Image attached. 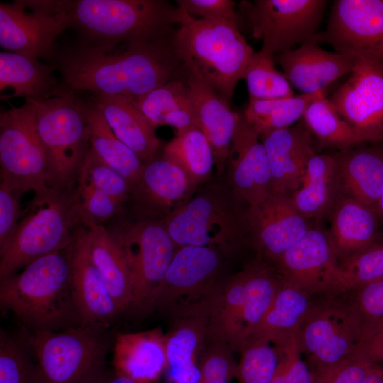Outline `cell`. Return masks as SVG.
<instances>
[{"label": "cell", "mask_w": 383, "mask_h": 383, "mask_svg": "<svg viewBox=\"0 0 383 383\" xmlns=\"http://www.w3.org/2000/svg\"><path fill=\"white\" fill-rule=\"evenodd\" d=\"M373 365L353 357L331 370L312 374V383H363Z\"/></svg>", "instance_id": "obj_49"}, {"label": "cell", "mask_w": 383, "mask_h": 383, "mask_svg": "<svg viewBox=\"0 0 383 383\" xmlns=\"http://www.w3.org/2000/svg\"><path fill=\"white\" fill-rule=\"evenodd\" d=\"M350 124L383 141V67L356 57L348 77L327 97Z\"/></svg>", "instance_id": "obj_17"}, {"label": "cell", "mask_w": 383, "mask_h": 383, "mask_svg": "<svg viewBox=\"0 0 383 383\" xmlns=\"http://www.w3.org/2000/svg\"><path fill=\"white\" fill-rule=\"evenodd\" d=\"M172 35L184 68L216 91L229 104L254 54L238 24L190 16L181 9Z\"/></svg>", "instance_id": "obj_4"}, {"label": "cell", "mask_w": 383, "mask_h": 383, "mask_svg": "<svg viewBox=\"0 0 383 383\" xmlns=\"http://www.w3.org/2000/svg\"><path fill=\"white\" fill-rule=\"evenodd\" d=\"M363 383H383V365L374 364Z\"/></svg>", "instance_id": "obj_52"}, {"label": "cell", "mask_w": 383, "mask_h": 383, "mask_svg": "<svg viewBox=\"0 0 383 383\" xmlns=\"http://www.w3.org/2000/svg\"><path fill=\"white\" fill-rule=\"evenodd\" d=\"M279 360L272 383H288L287 367L284 357L277 352Z\"/></svg>", "instance_id": "obj_51"}, {"label": "cell", "mask_w": 383, "mask_h": 383, "mask_svg": "<svg viewBox=\"0 0 383 383\" xmlns=\"http://www.w3.org/2000/svg\"><path fill=\"white\" fill-rule=\"evenodd\" d=\"M339 193L334 156L315 153L308 161L301 185L290 197L294 208L311 220L326 216Z\"/></svg>", "instance_id": "obj_34"}, {"label": "cell", "mask_w": 383, "mask_h": 383, "mask_svg": "<svg viewBox=\"0 0 383 383\" xmlns=\"http://www.w3.org/2000/svg\"><path fill=\"white\" fill-rule=\"evenodd\" d=\"M59 67L71 91H89L95 96H118L133 101L183 71L172 36L115 46L84 43L67 52Z\"/></svg>", "instance_id": "obj_1"}, {"label": "cell", "mask_w": 383, "mask_h": 383, "mask_svg": "<svg viewBox=\"0 0 383 383\" xmlns=\"http://www.w3.org/2000/svg\"><path fill=\"white\" fill-rule=\"evenodd\" d=\"M162 157L180 168L196 190L209 181L215 167L209 143L199 126L176 133L162 148Z\"/></svg>", "instance_id": "obj_37"}, {"label": "cell", "mask_w": 383, "mask_h": 383, "mask_svg": "<svg viewBox=\"0 0 383 383\" xmlns=\"http://www.w3.org/2000/svg\"><path fill=\"white\" fill-rule=\"evenodd\" d=\"M297 331L273 345L285 360L288 383H312L311 371L301 357Z\"/></svg>", "instance_id": "obj_47"}, {"label": "cell", "mask_w": 383, "mask_h": 383, "mask_svg": "<svg viewBox=\"0 0 383 383\" xmlns=\"http://www.w3.org/2000/svg\"><path fill=\"white\" fill-rule=\"evenodd\" d=\"M222 178V177H221ZM201 186L163 220L177 248H213L226 257L239 250L248 235L247 208L226 179Z\"/></svg>", "instance_id": "obj_5"}, {"label": "cell", "mask_w": 383, "mask_h": 383, "mask_svg": "<svg viewBox=\"0 0 383 383\" xmlns=\"http://www.w3.org/2000/svg\"><path fill=\"white\" fill-rule=\"evenodd\" d=\"M68 247L0 280L1 306L32 333L81 326L71 287Z\"/></svg>", "instance_id": "obj_2"}, {"label": "cell", "mask_w": 383, "mask_h": 383, "mask_svg": "<svg viewBox=\"0 0 383 383\" xmlns=\"http://www.w3.org/2000/svg\"><path fill=\"white\" fill-rule=\"evenodd\" d=\"M231 381L225 379L220 378H210L206 379H202L200 383H230Z\"/></svg>", "instance_id": "obj_55"}, {"label": "cell", "mask_w": 383, "mask_h": 383, "mask_svg": "<svg viewBox=\"0 0 383 383\" xmlns=\"http://www.w3.org/2000/svg\"><path fill=\"white\" fill-rule=\"evenodd\" d=\"M339 261L327 231L312 227L275 262L281 277L310 296L337 294Z\"/></svg>", "instance_id": "obj_18"}, {"label": "cell", "mask_w": 383, "mask_h": 383, "mask_svg": "<svg viewBox=\"0 0 383 383\" xmlns=\"http://www.w3.org/2000/svg\"><path fill=\"white\" fill-rule=\"evenodd\" d=\"M78 185L91 188L123 204L130 199L131 186L118 172L89 150L79 169Z\"/></svg>", "instance_id": "obj_43"}, {"label": "cell", "mask_w": 383, "mask_h": 383, "mask_svg": "<svg viewBox=\"0 0 383 383\" xmlns=\"http://www.w3.org/2000/svg\"><path fill=\"white\" fill-rule=\"evenodd\" d=\"M111 232L122 248L130 270L131 311L145 315L155 309L158 289L177 246L162 219H139Z\"/></svg>", "instance_id": "obj_12"}, {"label": "cell", "mask_w": 383, "mask_h": 383, "mask_svg": "<svg viewBox=\"0 0 383 383\" xmlns=\"http://www.w3.org/2000/svg\"><path fill=\"white\" fill-rule=\"evenodd\" d=\"M68 252L71 287L81 326L109 328L121 313L92 260L85 226L74 230Z\"/></svg>", "instance_id": "obj_19"}, {"label": "cell", "mask_w": 383, "mask_h": 383, "mask_svg": "<svg viewBox=\"0 0 383 383\" xmlns=\"http://www.w3.org/2000/svg\"><path fill=\"white\" fill-rule=\"evenodd\" d=\"M20 196L0 181V251L14 235L21 216Z\"/></svg>", "instance_id": "obj_48"}, {"label": "cell", "mask_w": 383, "mask_h": 383, "mask_svg": "<svg viewBox=\"0 0 383 383\" xmlns=\"http://www.w3.org/2000/svg\"><path fill=\"white\" fill-rule=\"evenodd\" d=\"M248 235L259 255L275 262L313 227L290 196L272 194L247 208Z\"/></svg>", "instance_id": "obj_20"}, {"label": "cell", "mask_w": 383, "mask_h": 383, "mask_svg": "<svg viewBox=\"0 0 383 383\" xmlns=\"http://www.w3.org/2000/svg\"><path fill=\"white\" fill-rule=\"evenodd\" d=\"M302 119L321 147L345 150L366 143H375L370 135L347 122L326 95L308 106Z\"/></svg>", "instance_id": "obj_38"}, {"label": "cell", "mask_w": 383, "mask_h": 383, "mask_svg": "<svg viewBox=\"0 0 383 383\" xmlns=\"http://www.w3.org/2000/svg\"><path fill=\"white\" fill-rule=\"evenodd\" d=\"M99 383H136L132 379L118 375L113 372V374H107L101 379Z\"/></svg>", "instance_id": "obj_53"}, {"label": "cell", "mask_w": 383, "mask_h": 383, "mask_svg": "<svg viewBox=\"0 0 383 383\" xmlns=\"http://www.w3.org/2000/svg\"><path fill=\"white\" fill-rule=\"evenodd\" d=\"M38 383H99L114 338L109 328L79 326L30 335Z\"/></svg>", "instance_id": "obj_8"}, {"label": "cell", "mask_w": 383, "mask_h": 383, "mask_svg": "<svg viewBox=\"0 0 383 383\" xmlns=\"http://www.w3.org/2000/svg\"><path fill=\"white\" fill-rule=\"evenodd\" d=\"M88 230L90 252L110 295L121 313L131 311L133 286L128 262L117 239L102 224H84Z\"/></svg>", "instance_id": "obj_31"}, {"label": "cell", "mask_w": 383, "mask_h": 383, "mask_svg": "<svg viewBox=\"0 0 383 383\" xmlns=\"http://www.w3.org/2000/svg\"><path fill=\"white\" fill-rule=\"evenodd\" d=\"M225 255L201 246L176 249L158 289L155 309L175 318L206 316L210 304L224 282Z\"/></svg>", "instance_id": "obj_9"}, {"label": "cell", "mask_w": 383, "mask_h": 383, "mask_svg": "<svg viewBox=\"0 0 383 383\" xmlns=\"http://www.w3.org/2000/svg\"><path fill=\"white\" fill-rule=\"evenodd\" d=\"M70 27L80 31L89 44L115 46L170 38L181 10L163 0L57 1Z\"/></svg>", "instance_id": "obj_3"}, {"label": "cell", "mask_w": 383, "mask_h": 383, "mask_svg": "<svg viewBox=\"0 0 383 383\" xmlns=\"http://www.w3.org/2000/svg\"><path fill=\"white\" fill-rule=\"evenodd\" d=\"M376 211L380 218V220L383 225V184L381 189V192L377 200Z\"/></svg>", "instance_id": "obj_54"}, {"label": "cell", "mask_w": 383, "mask_h": 383, "mask_svg": "<svg viewBox=\"0 0 383 383\" xmlns=\"http://www.w3.org/2000/svg\"><path fill=\"white\" fill-rule=\"evenodd\" d=\"M95 105L114 134L145 163L157 157L161 143L156 128L133 101L121 96L96 95Z\"/></svg>", "instance_id": "obj_30"}, {"label": "cell", "mask_w": 383, "mask_h": 383, "mask_svg": "<svg viewBox=\"0 0 383 383\" xmlns=\"http://www.w3.org/2000/svg\"><path fill=\"white\" fill-rule=\"evenodd\" d=\"M206 316L176 318L165 334V383H200L198 357L204 350L207 337Z\"/></svg>", "instance_id": "obj_28"}, {"label": "cell", "mask_w": 383, "mask_h": 383, "mask_svg": "<svg viewBox=\"0 0 383 383\" xmlns=\"http://www.w3.org/2000/svg\"><path fill=\"white\" fill-rule=\"evenodd\" d=\"M382 142L334 155L340 192L375 210L383 184Z\"/></svg>", "instance_id": "obj_29"}, {"label": "cell", "mask_w": 383, "mask_h": 383, "mask_svg": "<svg viewBox=\"0 0 383 383\" xmlns=\"http://www.w3.org/2000/svg\"><path fill=\"white\" fill-rule=\"evenodd\" d=\"M353 357L383 365V321L363 328Z\"/></svg>", "instance_id": "obj_50"}, {"label": "cell", "mask_w": 383, "mask_h": 383, "mask_svg": "<svg viewBox=\"0 0 383 383\" xmlns=\"http://www.w3.org/2000/svg\"><path fill=\"white\" fill-rule=\"evenodd\" d=\"M356 57L322 49L308 43L274 56L287 79L304 94L325 89L342 77L348 75Z\"/></svg>", "instance_id": "obj_24"}, {"label": "cell", "mask_w": 383, "mask_h": 383, "mask_svg": "<svg viewBox=\"0 0 383 383\" xmlns=\"http://www.w3.org/2000/svg\"><path fill=\"white\" fill-rule=\"evenodd\" d=\"M327 43L341 54L383 67V0H337L326 28L312 42Z\"/></svg>", "instance_id": "obj_15"}, {"label": "cell", "mask_w": 383, "mask_h": 383, "mask_svg": "<svg viewBox=\"0 0 383 383\" xmlns=\"http://www.w3.org/2000/svg\"><path fill=\"white\" fill-rule=\"evenodd\" d=\"M311 298L280 277L270 306L246 340H262L274 345L284 340L298 331L312 305Z\"/></svg>", "instance_id": "obj_33"}, {"label": "cell", "mask_w": 383, "mask_h": 383, "mask_svg": "<svg viewBox=\"0 0 383 383\" xmlns=\"http://www.w3.org/2000/svg\"><path fill=\"white\" fill-rule=\"evenodd\" d=\"M33 206L37 209L19 223L9 243L0 251V280L38 258L67 248L72 241V230L79 221L74 194L58 193Z\"/></svg>", "instance_id": "obj_13"}, {"label": "cell", "mask_w": 383, "mask_h": 383, "mask_svg": "<svg viewBox=\"0 0 383 383\" xmlns=\"http://www.w3.org/2000/svg\"><path fill=\"white\" fill-rule=\"evenodd\" d=\"M198 126L205 134L212 150L218 177H223L232 139L240 118L230 104L204 81L183 67Z\"/></svg>", "instance_id": "obj_25"}, {"label": "cell", "mask_w": 383, "mask_h": 383, "mask_svg": "<svg viewBox=\"0 0 383 383\" xmlns=\"http://www.w3.org/2000/svg\"><path fill=\"white\" fill-rule=\"evenodd\" d=\"M24 1L0 4V45L12 52L50 58L55 40L70 28L57 1Z\"/></svg>", "instance_id": "obj_16"}, {"label": "cell", "mask_w": 383, "mask_h": 383, "mask_svg": "<svg viewBox=\"0 0 383 383\" xmlns=\"http://www.w3.org/2000/svg\"><path fill=\"white\" fill-rule=\"evenodd\" d=\"M326 216L328 231L339 262L365 250L382 236L377 211L340 192Z\"/></svg>", "instance_id": "obj_26"}, {"label": "cell", "mask_w": 383, "mask_h": 383, "mask_svg": "<svg viewBox=\"0 0 383 383\" xmlns=\"http://www.w3.org/2000/svg\"><path fill=\"white\" fill-rule=\"evenodd\" d=\"M266 341L246 340L239 351L235 377L240 383H272L278 365V353Z\"/></svg>", "instance_id": "obj_44"}, {"label": "cell", "mask_w": 383, "mask_h": 383, "mask_svg": "<svg viewBox=\"0 0 383 383\" xmlns=\"http://www.w3.org/2000/svg\"><path fill=\"white\" fill-rule=\"evenodd\" d=\"M325 95V91H318L280 99L249 100L243 115L258 134L262 135L290 127L302 118L312 101Z\"/></svg>", "instance_id": "obj_39"}, {"label": "cell", "mask_w": 383, "mask_h": 383, "mask_svg": "<svg viewBox=\"0 0 383 383\" xmlns=\"http://www.w3.org/2000/svg\"><path fill=\"white\" fill-rule=\"evenodd\" d=\"M327 1L256 0L249 11L252 36L272 56L311 43L318 33Z\"/></svg>", "instance_id": "obj_14"}, {"label": "cell", "mask_w": 383, "mask_h": 383, "mask_svg": "<svg viewBox=\"0 0 383 383\" xmlns=\"http://www.w3.org/2000/svg\"><path fill=\"white\" fill-rule=\"evenodd\" d=\"M196 192L180 168L157 156L144 163L130 199L140 219H164Z\"/></svg>", "instance_id": "obj_22"}, {"label": "cell", "mask_w": 383, "mask_h": 383, "mask_svg": "<svg viewBox=\"0 0 383 383\" xmlns=\"http://www.w3.org/2000/svg\"><path fill=\"white\" fill-rule=\"evenodd\" d=\"M91 150L131 184L137 182L144 163L114 134L104 115L94 104H84Z\"/></svg>", "instance_id": "obj_36"}, {"label": "cell", "mask_w": 383, "mask_h": 383, "mask_svg": "<svg viewBox=\"0 0 383 383\" xmlns=\"http://www.w3.org/2000/svg\"><path fill=\"white\" fill-rule=\"evenodd\" d=\"M226 173L228 184L248 206L272 195V177L265 149L260 135L243 115L240 116L232 139Z\"/></svg>", "instance_id": "obj_21"}, {"label": "cell", "mask_w": 383, "mask_h": 383, "mask_svg": "<svg viewBox=\"0 0 383 383\" xmlns=\"http://www.w3.org/2000/svg\"><path fill=\"white\" fill-rule=\"evenodd\" d=\"M48 161V183L65 192L77 179L90 149L84 103L72 91L57 89L43 99H30Z\"/></svg>", "instance_id": "obj_7"}, {"label": "cell", "mask_w": 383, "mask_h": 383, "mask_svg": "<svg viewBox=\"0 0 383 383\" xmlns=\"http://www.w3.org/2000/svg\"><path fill=\"white\" fill-rule=\"evenodd\" d=\"M114 372L136 383H157L166 366L165 334L160 328L118 333L113 346Z\"/></svg>", "instance_id": "obj_27"}, {"label": "cell", "mask_w": 383, "mask_h": 383, "mask_svg": "<svg viewBox=\"0 0 383 383\" xmlns=\"http://www.w3.org/2000/svg\"><path fill=\"white\" fill-rule=\"evenodd\" d=\"M52 68L41 63L38 58L12 52L0 53V91L11 87L13 93L1 99L24 97L43 99L56 89L57 82Z\"/></svg>", "instance_id": "obj_35"}, {"label": "cell", "mask_w": 383, "mask_h": 383, "mask_svg": "<svg viewBox=\"0 0 383 383\" xmlns=\"http://www.w3.org/2000/svg\"><path fill=\"white\" fill-rule=\"evenodd\" d=\"M274 57L261 50L254 52L245 72L249 100H265L294 96L292 85L275 67Z\"/></svg>", "instance_id": "obj_41"}, {"label": "cell", "mask_w": 383, "mask_h": 383, "mask_svg": "<svg viewBox=\"0 0 383 383\" xmlns=\"http://www.w3.org/2000/svg\"><path fill=\"white\" fill-rule=\"evenodd\" d=\"M352 292L350 299L362 319L363 328L383 321V279Z\"/></svg>", "instance_id": "obj_45"}, {"label": "cell", "mask_w": 383, "mask_h": 383, "mask_svg": "<svg viewBox=\"0 0 383 383\" xmlns=\"http://www.w3.org/2000/svg\"><path fill=\"white\" fill-rule=\"evenodd\" d=\"M280 282L262 260L249 264L219 287L207 314V337L240 349L270 306Z\"/></svg>", "instance_id": "obj_6"}, {"label": "cell", "mask_w": 383, "mask_h": 383, "mask_svg": "<svg viewBox=\"0 0 383 383\" xmlns=\"http://www.w3.org/2000/svg\"><path fill=\"white\" fill-rule=\"evenodd\" d=\"M383 279V236L354 256L340 261L336 274L338 293L353 291Z\"/></svg>", "instance_id": "obj_42"}, {"label": "cell", "mask_w": 383, "mask_h": 383, "mask_svg": "<svg viewBox=\"0 0 383 383\" xmlns=\"http://www.w3.org/2000/svg\"><path fill=\"white\" fill-rule=\"evenodd\" d=\"M155 128L168 125L176 133L198 126L189 87L182 74L133 101Z\"/></svg>", "instance_id": "obj_32"}, {"label": "cell", "mask_w": 383, "mask_h": 383, "mask_svg": "<svg viewBox=\"0 0 383 383\" xmlns=\"http://www.w3.org/2000/svg\"><path fill=\"white\" fill-rule=\"evenodd\" d=\"M0 383H38L36 360L28 332L0 331Z\"/></svg>", "instance_id": "obj_40"}, {"label": "cell", "mask_w": 383, "mask_h": 383, "mask_svg": "<svg viewBox=\"0 0 383 383\" xmlns=\"http://www.w3.org/2000/svg\"><path fill=\"white\" fill-rule=\"evenodd\" d=\"M272 177V194L291 196L301 185L310 157L316 152L303 119L294 126L260 135Z\"/></svg>", "instance_id": "obj_23"}, {"label": "cell", "mask_w": 383, "mask_h": 383, "mask_svg": "<svg viewBox=\"0 0 383 383\" xmlns=\"http://www.w3.org/2000/svg\"><path fill=\"white\" fill-rule=\"evenodd\" d=\"M326 295L313 301L297 331L301 354L312 374L325 372L353 357L363 321L350 298Z\"/></svg>", "instance_id": "obj_11"}, {"label": "cell", "mask_w": 383, "mask_h": 383, "mask_svg": "<svg viewBox=\"0 0 383 383\" xmlns=\"http://www.w3.org/2000/svg\"><path fill=\"white\" fill-rule=\"evenodd\" d=\"M177 6L192 17L238 24L236 3L232 0H177Z\"/></svg>", "instance_id": "obj_46"}, {"label": "cell", "mask_w": 383, "mask_h": 383, "mask_svg": "<svg viewBox=\"0 0 383 383\" xmlns=\"http://www.w3.org/2000/svg\"><path fill=\"white\" fill-rule=\"evenodd\" d=\"M0 165L1 181L19 196L34 192L33 205L59 193L48 186L47 155L27 101L0 114Z\"/></svg>", "instance_id": "obj_10"}]
</instances>
